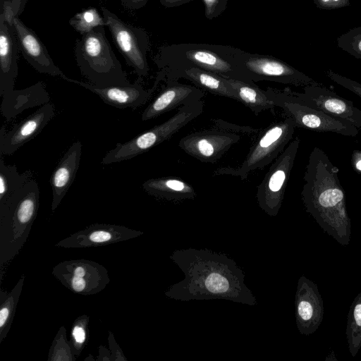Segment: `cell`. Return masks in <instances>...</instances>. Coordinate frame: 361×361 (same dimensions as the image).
I'll list each match as a JSON object with an SVG mask.
<instances>
[{
    "label": "cell",
    "mask_w": 361,
    "mask_h": 361,
    "mask_svg": "<svg viewBox=\"0 0 361 361\" xmlns=\"http://www.w3.org/2000/svg\"><path fill=\"white\" fill-rule=\"evenodd\" d=\"M171 259L185 278L166 292L167 297L183 301L224 299L249 305L257 304L245 284L243 271L226 255L189 248L176 250Z\"/></svg>",
    "instance_id": "cell-1"
},
{
    "label": "cell",
    "mask_w": 361,
    "mask_h": 361,
    "mask_svg": "<svg viewBox=\"0 0 361 361\" xmlns=\"http://www.w3.org/2000/svg\"><path fill=\"white\" fill-rule=\"evenodd\" d=\"M338 172L328 155L314 147L305 168L301 197L305 211L323 231L341 245H348L351 221Z\"/></svg>",
    "instance_id": "cell-2"
},
{
    "label": "cell",
    "mask_w": 361,
    "mask_h": 361,
    "mask_svg": "<svg viewBox=\"0 0 361 361\" xmlns=\"http://www.w3.org/2000/svg\"><path fill=\"white\" fill-rule=\"evenodd\" d=\"M240 51L221 44H171L159 47L153 60L163 74V80L178 71L194 67L226 78L252 82L238 64Z\"/></svg>",
    "instance_id": "cell-3"
},
{
    "label": "cell",
    "mask_w": 361,
    "mask_h": 361,
    "mask_svg": "<svg viewBox=\"0 0 361 361\" xmlns=\"http://www.w3.org/2000/svg\"><path fill=\"white\" fill-rule=\"evenodd\" d=\"M74 54L81 73L92 85L104 88L131 84L106 37L103 26L77 39Z\"/></svg>",
    "instance_id": "cell-4"
},
{
    "label": "cell",
    "mask_w": 361,
    "mask_h": 361,
    "mask_svg": "<svg viewBox=\"0 0 361 361\" xmlns=\"http://www.w3.org/2000/svg\"><path fill=\"white\" fill-rule=\"evenodd\" d=\"M202 100L185 105L165 122L155 126L124 143H117L102 158L101 163L107 165L130 159L169 139L202 112Z\"/></svg>",
    "instance_id": "cell-5"
},
{
    "label": "cell",
    "mask_w": 361,
    "mask_h": 361,
    "mask_svg": "<svg viewBox=\"0 0 361 361\" xmlns=\"http://www.w3.org/2000/svg\"><path fill=\"white\" fill-rule=\"evenodd\" d=\"M265 92L275 106L281 107L286 116L292 119L296 128L350 137H355L359 133L358 128L353 124L310 106L293 94L288 88L279 90L267 87Z\"/></svg>",
    "instance_id": "cell-6"
},
{
    "label": "cell",
    "mask_w": 361,
    "mask_h": 361,
    "mask_svg": "<svg viewBox=\"0 0 361 361\" xmlns=\"http://www.w3.org/2000/svg\"><path fill=\"white\" fill-rule=\"evenodd\" d=\"M295 128L292 119L287 116L272 123L250 148L245 159L238 167L220 168L215 173L246 178L251 171L265 167L283 152L293 139Z\"/></svg>",
    "instance_id": "cell-7"
},
{
    "label": "cell",
    "mask_w": 361,
    "mask_h": 361,
    "mask_svg": "<svg viewBox=\"0 0 361 361\" xmlns=\"http://www.w3.org/2000/svg\"><path fill=\"white\" fill-rule=\"evenodd\" d=\"M101 9L113 41L128 65L139 78L147 76L149 71L147 59L149 46L147 32L123 21L106 8L102 6Z\"/></svg>",
    "instance_id": "cell-8"
},
{
    "label": "cell",
    "mask_w": 361,
    "mask_h": 361,
    "mask_svg": "<svg viewBox=\"0 0 361 361\" xmlns=\"http://www.w3.org/2000/svg\"><path fill=\"white\" fill-rule=\"evenodd\" d=\"M238 62L246 75L253 82L268 80L301 87L319 83L271 56L250 54L240 49Z\"/></svg>",
    "instance_id": "cell-9"
},
{
    "label": "cell",
    "mask_w": 361,
    "mask_h": 361,
    "mask_svg": "<svg viewBox=\"0 0 361 361\" xmlns=\"http://www.w3.org/2000/svg\"><path fill=\"white\" fill-rule=\"evenodd\" d=\"M300 143V140L296 137L288 145L274 160L258 186L257 198L259 205L271 216H276L281 208Z\"/></svg>",
    "instance_id": "cell-10"
},
{
    "label": "cell",
    "mask_w": 361,
    "mask_h": 361,
    "mask_svg": "<svg viewBox=\"0 0 361 361\" xmlns=\"http://www.w3.org/2000/svg\"><path fill=\"white\" fill-rule=\"evenodd\" d=\"M218 125V129L195 132L182 137L178 147L202 161H217L240 138L235 133Z\"/></svg>",
    "instance_id": "cell-11"
},
{
    "label": "cell",
    "mask_w": 361,
    "mask_h": 361,
    "mask_svg": "<svg viewBox=\"0 0 361 361\" xmlns=\"http://www.w3.org/2000/svg\"><path fill=\"white\" fill-rule=\"evenodd\" d=\"M292 93L310 106L361 128V110L353 102L340 97L322 84L309 85L303 87L302 92L292 91Z\"/></svg>",
    "instance_id": "cell-12"
},
{
    "label": "cell",
    "mask_w": 361,
    "mask_h": 361,
    "mask_svg": "<svg viewBox=\"0 0 361 361\" xmlns=\"http://www.w3.org/2000/svg\"><path fill=\"white\" fill-rule=\"evenodd\" d=\"M54 115V106L48 102L14 125L10 130L6 131L2 126L0 129V154H13L39 135Z\"/></svg>",
    "instance_id": "cell-13"
},
{
    "label": "cell",
    "mask_w": 361,
    "mask_h": 361,
    "mask_svg": "<svg viewBox=\"0 0 361 361\" xmlns=\"http://www.w3.org/2000/svg\"><path fill=\"white\" fill-rule=\"evenodd\" d=\"M295 308L299 332L305 336L314 333L323 320L324 303L317 286L305 276L298 281Z\"/></svg>",
    "instance_id": "cell-14"
},
{
    "label": "cell",
    "mask_w": 361,
    "mask_h": 361,
    "mask_svg": "<svg viewBox=\"0 0 361 361\" xmlns=\"http://www.w3.org/2000/svg\"><path fill=\"white\" fill-rule=\"evenodd\" d=\"M65 80L77 84L96 94L106 104L119 109L130 108L135 110L147 102L160 81L163 80V75L158 71L153 86L149 89L144 88L140 82V78L135 82L128 86H113L104 88L68 77Z\"/></svg>",
    "instance_id": "cell-15"
},
{
    "label": "cell",
    "mask_w": 361,
    "mask_h": 361,
    "mask_svg": "<svg viewBox=\"0 0 361 361\" xmlns=\"http://www.w3.org/2000/svg\"><path fill=\"white\" fill-rule=\"evenodd\" d=\"M19 50L25 59L39 73L58 76L66 80L67 76L54 63L47 47L31 28L18 18L13 20Z\"/></svg>",
    "instance_id": "cell-16"
},
{
    "label": "cell",
    "mask_w": 361,
    "mask_h": 361,
    "mask_svg": "<svg viewBox=\"0 0 361 361\" xmlns=\"http://www.w3.org/2000/svg\"><path fill=\"white\" fill-rule=\"evenodd\" d=\"M165 82L166 85L160 93L143 111L141 115L142 121L201 100L205 94L202 89L180 83L178 80H167Z\"/></svg>",
    "instance_id": "cell-17"
},
{
    "label": "cell",
    "mask_w": 361,
    "mask_h": 361,
    "mask_svg": "<svg viewBox=\"0 0 361 361\" xmlns=\"http://www.w3.org/2000/svg\"><path fill=\"white\" fill-rule=\"evenodd\" d=\"M18 44L13 25L0 18V96L14 90L18 75Z\"/></svg>",
    "instance_id": "cell-18"
},
{
    "label": "cell",
    "mask_w": 361,
    "mask_h": 361,
    "mask_svg": "<svg viewBox=\"0 0 361 361\" xmlns=\"http://www.w3.org/2000/svg\"><path fill=\"white\" fill-rule=\"evenodd\" d=\"M81 154L82 144L80 140H77L63 154L53 171L50 178L53 211L59 206L75 180L80 163Z\"/></svg>",
    "instance_id": "cell-19"
},
{
    "label": "cell",
    "mask_w": 361,
    "mask_h": 361,
    "mask_svg": "<svg viewBox=\"0 0 361 361\" xmlns=\"http://www.w3.org/2000/svg\"><path fill=\"white\" fill-rule=\"evenodd\" d=\"M1 97V112L8 121L27 109L50 102L49 94L42 81L23 90H13Z\"/></svg>",
    "instance_id": "cell-20"
},
{
    "label": "cell",
    "mask_w": 361,
    "mask_h": 361,
    "mask_svg": "<svg viewBox=\"0 0 361 361\" xmlns=\"http://www.w3.org/2000/svg\"><path fill=\"white\" fill-rule=\"evenodd\" d=\"M180 78L191 81L204 91L238 101L236 92L227 78L212 72L192 67L178 71L164 81L178 80Z\"/></svg>",
    "instance_id": "cell-21"
},
{
    "label": "cell",
    "mask_w": 361,
    "mask_h": 361,
    "mask_svg": "<svg viewBox=\"0 0 361 361\" xmlns=\"http://www.w3.org/2000/svg\"><path fill=\"white\" fill-rule=\"evenodd\" d=\"M142 188L148 194L169 200L193 198L194 189L185 182L175 178L161 177L145 180Z\"/></svg>",
    "instance_id": "cell-22"
},
{
    "label": "cell",
    "mask_w": 361,
    "mask_h": 361,
    "mask_svg": "<svg viewBox=\"0 0 361 361\" xmlns=\"http://www.w3.org/2000/svg\"><path fill=\"white\" fill-rule=\"evenodd\" d=\"M227 80L235 90L238 101L250 108L255 114L258 115L276 106L265 90L260 89L255 82H247L230 78Z\"/></svg>",
    "instance_id": "cell-23"
},
{
    "label": "cell",
    "mask_w": 361,
    "mask_h": 361,
    "mask_svg": "<svg viewBox=\"0 0 361 361\" xmlns=\"http://www.w3.org/2000/svg\"><path fill=\"white\" fill-rule=\"evenodd\" d=\"M33 178V174L30 170L20 173L15 165L5 164L1 157L0 159V205L6 203L13 195L22 190Z\"/></svg>",
    "instance_id": "cell-24"
},
{
    "label": "cell",
    "mask_w": 361,
    "mask_h": 361,
    "mask_svg": "<svg viewBox=\"0 0 361 361\" xmlns=\"http://www.w3.org/2000/svg\"><path fill=\"white\" fill-rule=\"evenodd\" d=\"M346 338L350 355L355 357L361 348V292L350 305L346 325Z\"/></svg>",
    "instance_id": "cell-25"
},
{
    "label": "cell",
    "mask_w": 361,
    "mask_h": 361,
    "mask_svg": "<svg viewBox=\"0 0 361 361\" xmlns=\"http://www.w3.org/2000/svg\"><path fill=\"white\" fill-rule=\"evenodd\" d=\"M69 24L84 35L99 26L106 25V22L96 8H91L75 14L69 20Z\"/></svg>",
    "instance_id": "cell-26"
},
{
    "label": "cell",
    "mask_w": 361,
    "mask_h": 361,
    "mask_svg": "<svg viewBox=\"0 0 361 361\" xmlns=\"http://www.w3.org/2000/svg\"><path fill=\"white\" fill-rule=\"evenodd\" d=\"M337 46L361 60V26L349 30L337 38Z\"/></svg>",
    "instance_id": "cell-27"
},
{
    "label": "cell",
    "mask_w": 361,
    "mask_h": 361,
    "mask_svg": "<svg viewBox=\"0 0 361 361\" xmlns=\"http://www.w3.org/2000/svg\"><path fill=\"white\" fill-rule=\"evenodd\" d=\"M29 0H0V18L7 24L13 25L15 18L23 13Z\"/></svg>",
    "instance_id": "cell-28"
},
{
    "label": "cell",
    "mask_w": 361,
    "mask_h": 361,
    "mask_svg": "<svg viewBox=\"0 0 361 361\" xmlns=\"http://www.w3.org/2000/svg\"><path fill=\"white\" fill-rule=\"evenodd\" d=\"M326 75L336 84L351 91L361 98V83L343 76L331 70L327 71Z\"/></svg>",
    "instance_id": "cell-29"
},
{
    "label": "cell",
    "mask_w": 361,
    "mask_h": 361,
    "mask_svg": "<svg viewBox=\"0 0 361 361\" xmlns=\"http://www.w3.org/2000/svg\"><path fill=\"white\" fill-rule=\"evenodd\" d=\"M230 0H202L204 6V16L209 20L219 16L224 12Z\"/></svg>",
    "instance_id": "cell-30"
},
{
    "label": "cell",
    "mask_w": 361,
    "mask_h": 361,
    "mask_svg": "<svg viewBox=\"0 0 361 361\" xmlns=\"http://www.w3.org/2000/svg\"><path fill=\"white\" fill-rule=\"evenodd\" d=\"M114 235L113 232L107 229H97L87 235V239L92 243H102L111 241Z\"/></svg>",
    "instance_id": "cell-31"
},
{
    "label": "cell",
    "mask_w": 361,
    "mask_h": 361,
    "mask_svg": "<svg viewBox=\"0 0 361 361\" xmlns=\"http://www.w3.org/2000/svg\"><path fill=\"white\" fill-rule=\"evenodd\" d=\"M15 302L13 296L11 295L6 301L4 305H3L0 310V328L2 331L4 328L7 326L8 322L11 319L12 312L15 306Z\"/></svg>",
    "instance_id": "cell-32"
},
{
    "label": "cell",
    "mask_w": 361,
    "mask_h": 361,
    "mask_svg": "<svg viewBox=\"0 0 361 361\" xmlns=\"http://www.w3.org/2000/svg\"><path fill=\"white\" fill-rule=\"evenodd\" d=\"M317 8L323 10H334L350 5V0H313Z\"/></svg>",
    "instance_id": "cell-33"
},
{
    "label": "cell",
    "mask_w": 361,
    "mask_h": 361,
    "mask_svg": "<svg viewBox=\"0 0 361 361\" xmlns=\"http://www.w3.org/2000/svg\"><path fill=\"white\" fill-rule=\"evenodd\" d=\"M72 289L77 293H82L87 287V281L85 278L73 276L71 279Z\"/></svg>",
    "instance_id": "cell-34"
},
{
    "label": "cell",
    "mask_w": 361,
    "mask_h": 361,
    "mask_svg": "<svg viewBox=\"0 0 361 361\" xmlns=\"http://www.w3.org/2000/svg\"><path fill=\"white\" fill-rule=\"evenodd\" d=\"M72 334L75 342L78 345H81L85 342L86 338V332L82 325L78 324L75 326L73 329Z\"/></svg>",
    "instance_id": "cell-35"
},
{
    "label": "cell",
    "mask_w": 361,
    "mask_h": 361,
    "mask_svg": "<svg viewBox=\"0 0 361 361\" xmlns=\"http://www.w3.org/2000/svg\"><path fill=\"white\" fill-rule=\"evenodd\" d=\"M122 4L127 8L136 10L144 7L148 0H121Z\"/></svg>",
    "instance_id": "cell-36"
},
{
    "label": "cell",
    "mask_w": 361,
    "mask_h": 361,
    "mask_svg": "<svg viewBox=\"0 0 361 361\" xmlns=\"http://www.w3.org/2000/svg\"><path fill=\"white\" fill-rule=\"evenodd\" d=\"M196 0H159L160 4L166 8H173Z\"/></svg>",
    "instance_id": "cell-37"
},
{
    "label": "cell",
    "mask_w": 361,
    "mask_h": 361,
    "mask_svg": "<svg viewBox=\"0 0 361 361\" xmlns=\"http://www.w3.org/2000/svg\"><path fill=\"white\" fill-rule=\"evenodd\" d=\"M352 160L355 170L358 173H361V151H354Z\"/></svg>",
    "instance_id": "cell-38"
},
{
    "label": "cell",
    "mask_w": 361,
    "mask_h": 361,
    "mask_svg": "<svg viewBox=\"0 0 361 361\" xmlns=\"http://www.w3.org/2000/svg\"><path fill=\"white\" fill-rule=\"evenodd\" d=\"M86 269L84 266H76L72 271L73 276L85 278L87 276Z\"/></svg>",
    "instance_id": "cell-39"
}]
</instances>
